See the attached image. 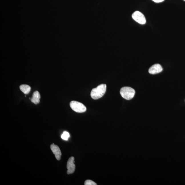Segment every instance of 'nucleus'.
Wrapping results in <instances>:
<instances>
[{
  "instance_id": "obj_1",
  "label": "nucleus",
  "mask_w": 185,
  "mask_h": 185,
  "mask_svg": "<svg viewBox=\"0 0 185 185\" xmlns=\"http://www.w3.org/2000/svg\"><path fill=\"white\" fill-rule=\"evenodd\" d=\"M106 85L105 84H101L95 88L92 89L91 92V97L94 99L100 98L105 94L106 91Z\"/></svg>"
},
{
  "instance_id": "obj_2",
  "label": "nucleus",
  "mask_w": 185,
  "mask_h": 185,
  "mask_svg": "<svg viewBox=\"0 0 185 185\" xmlns=\"http://www.w3.org/2000/svg\"><path fill=\"white\" fill-rule=\"evenodd\" d=\"M135 92L134 89L130 87H122L120 91V94L123 98L129 100L134 97Z\"/></svg>"
},
{
  "instance_id": "obj_3",
  "label": "nucleus",
  "mask_w": 185,
  "mask_h": 185,
  "mask_svg": "<svg viewBox=\"0 0 185 185\" xmlns=\"http://www.w3.org/2000/svg\"><path fill=\"white\" fill-rule=\"evenodd\" d=\"M71 108L77 112L82 113L87 110V108L82 103L75 101H72L70 102Z\"/></svg>"
},
{
  "instance_id": "obj_4",
  "label": "nucleus",
  "mask_w": 185,
  "mask_h": 185,
  "mask_svg": "<svg viewBox=\"0 0 185 185\" xmlns=\"http://www.w3.org/2000/svg\"><path fill=\"white\" fill-rule=\"evenodd\" d=\"M132 18L135 21L141 25H144L146 22L145 17L143 13L139 11L134 12L132 15Z\"/></svg>"
},
{
  "instance_id": "obj_5",
  "label": "nucleus",
  "mask_w": 185,
  "mask_h": 185,
  "mask_svg": "<svg viewBox=\"0 0 185 185\" xmlns=\"http://www.w3.org/2000/svg\"><path fill=\"white\" fill-rule=\"evenodd\" d=\"M75 158L73 157H70L67 163V168L68 170L67 171V174H73L74 172L75 166L74 164Z\"/></svg>"
},
{
  "instance_id": "obj_6",
  "label": "nucleus",
  "mask_w": 185,
  "mask_h": 185,
  "mask_svg": "<svg viewBox=\"0 0 185 185\" xmlns=\"http://www.w3.org/2000/svg\"><path fill=\"white\" fill-rule=\"evenodd\" d=\"M51 148L56 159L58 160H60L61 159V152L59 147L53 143L51 145Z\"/></svg>"
},
{
  "instance_id": "obj_7",
  "label": "nucleus",
  "mask_w": 185,
  "mask_h": 185,
  "mask_svg": "<svg viewBox=\"0 0 185 185\" xmlns=\"http://www.w3.org/2000/svg\"><path fill=\"white\" fill-rule=\"evenodd\" d=\"M162 70V67L160 64H156L150 67L149 69L148 72L151 74L155 75L161 73Z\"/></svg>"
},
{
  "instance_id": "obj_8",
  "label": "nucleus",
  "mask_w": 185,
  "mask_h": 185,
  "mask_svg": "<svg viewBox=\"0 0 185 185\" xmlns=\"http://www.w3.org/2000/svg\"><path fill=\"white\" fill-rule=\"evenodd\" d=\"M41 96L39 92L38 91H36L33 94L32 98L31 99V102L35 104H38L40 102Z\"/></svg>"
},
{
  "instance_id": "obj_9",
  "label": "nucleus",
  "mask_w": 185,
  "mask_h": 185,
  "mask_svg": "<svg viewBox=\"0 0 185 185\" xmlns=\"http://www.w3.org/2000/svg\"><path fill=\"white\" fill-rule=\"evenodd\" d=\"M21 91L25 94H28L31 91V87L27 85H22L20 86Z\"/></svg>"
},
{
  "instance_id": "obj_10",
  "label": "nucleus",
  "mask_w": 185,
  "mask_h": 185,
  "mask_svg": "<svg viewBox=\"0 0 185 185\" xmlns=\"http://www.w3.org/2000/svg\"><path fill=\"white\" fill-rule=\"evenodd\" d=\"M70 137V134L68 132L64 131L61 135V138L63 140H68V139Z\"/></svg>"
},
{
  "instance_id": "obj_11",
  "label": "nucleus",
  "mask_w": 185,
  "mask_h": 185,
  "mask_svg": "<svg viewBox=\"0 0 185 185\" xmlns=\"http://www.w3.org/2000/svg\"><path fill=\"white\" fill-rule=\"evenodd\" d=\"M85 185H96V183L91 180H87L85 182Z\"/></svg>"
},
{
  "instance_id": "obj_12",
  "label": "nucleus",
  "mask_w": 185,
  "mask_h": 185,
  "mask_svg": "<svg viewBox=\"0 0 185 185\" xmlns=\"http://www.w3.org/2000/svg\"><path fill=\"white\" fill-rule=\"evenodd\" d=\"M152 1L155 2V3H159L162 2L164 1V0H152Z\"/></svg>"
},
{
  "instance_id": "obj_13",
  "label": "nucleus",
  "mask_w": 185,
  "mask_h": 185,
  "mask_svg": "<svg viewBox=\"0 0 185 185\" xmlns=\"http://www.w3.org/2000/svg\"><path fill=\"white\" fill-rule=\"evenodd\" d=\"M184 1H185V0H184Z\"/></svg>"
}]
</instances>
